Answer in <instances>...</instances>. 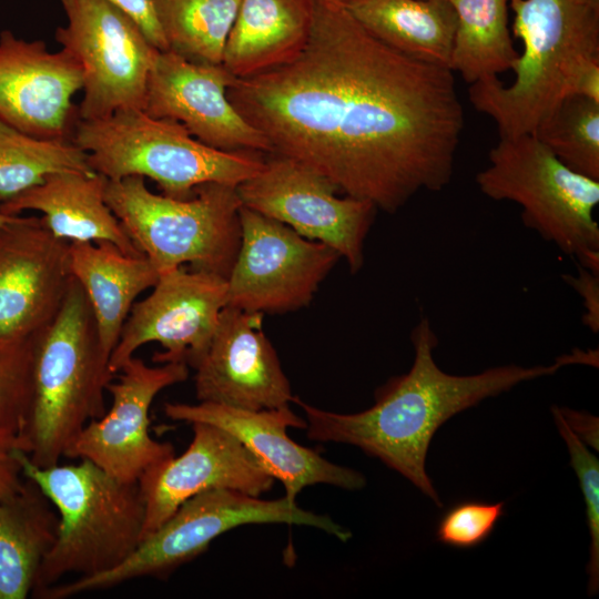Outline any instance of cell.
<instances>
[{
    "instance_id": "cell-1",
    "label": "cell",
    "mask_w": 599,
    "mask_h": 599,
    "mask_svg": "<svg viewBox=\"0 0 599 599\" xmlns=\"http://www.w3.org/2000/svg\"><path fill=\"white\" fill-rule=\"evenodd\" d=\"M226 93L271 154L377 210L395 213L451 181L465 125L454 72L388 47L336 0H315L294 59L236 79Z\"/></svg>"
},
{
    "instance_id": "cell-2",
    "label": "cell",
    "mask_w": 599,
    "mask_h": 599,
    "mask_svg": "<svg viewBox=\"0 0 599 599\" xmlns=\"http://www.w3.org/2000/svg\"><path fill=\"white\" fill-rule=\"evenodd\" d=\"M414 361L410 369L392 377L375 392V404L355 414H339L308 405L295 397L305 413L307 437L348 444L380 459L403 475L438 507L443 502L426 473V457L437 429L454 415L516 385L555 374L564 365L496 366L473 375H451L434 359L438 337L428 317L410 333Z\"/></svg>"
},
{
    "instance_id": "cell-3",
    "label": "cell",
    "mask_w": 599,
    "mask_h": 599,
    "mask_svg": "<svg viewBox=\"0 0 599 599\" xmlns=\"http://www.w3.org/2000/svg\"><path fill=\"white\" fill-rule=\"evenodd\" d=\"M113 375L90 302L72 278L61 308L33 338L31 398L18 448L37 466L58 464L79 432L105 413Z\"/></svg>"
},
{
    "instance_id": "cell-4",
    "label": "cell",
    "mask_w": 599,
    "mask_h": 599,
    "mask_svg": "<svg viewBox=\"0 0 599 599\" xmlns=\"http://www.w3.org/2000/svg\"><path fill=\"white\" fill-rule=\"evenodd\" d=\"M24 478L59 515L55 540L37 576L32 595L65 575L89 577L121 565L143 538L144 502L138 483H123L87 459L40 467L18 448Z\"/></svg>"
},
{
    "instance_id": "cell-5",
    "label": "cell",
    "mask_w": 599,
    "mask_h": 599,
    "mask_svg": "<svg viewBox=\"0 0 599 599\" xmlns=\"http://www.w3.org/2000/svg\"><path fill=\"white\" fill-rule=\"evenodd\" d=\"M512 33L524 51L515 81L498 77L469 84L474 108L497 125L499 138L532 133L567 95L568 81L583 59H599V11L577 0H510Z\"/></svg>"
},
{
    "instance_id": "cell-6",
    "label": "cell",
    "mask_w": 599,
    "mask_h": 599,
    "mask_svg": "<svg viewBox=\"0 0 599 599\" xmlns=\"http://www.w3.org/2000/svg\"><path fill=\"white\" fill-rule=\"evenodd\" d=\"M71 141L87 153L91 170L108 180L149 177L162 194L181 200L206 183L236 187L257 174L265 162L261 153L205 145L181 123L155 119L136 109L103 119H78Z\"/></svg>"
},
{
    "instance_id": "cell-7",
    "label": "cell",
    "mask_w": 599,
    "mask_h": 599,
    "mask_svg": "<svg viewBox=\"0 0 599 599\" xmlns=\"http://www.w3.org/2000/svg\"><path fill=\"white\" fill-rule=\"evenodd\" d=\"M105 201L159 274L189 263L227 278L241 242L236 187L206 183L181 200L151 192L133 175L108 180Z\"/></svg>"
},
{
    "instance_id": "cell-8",
    "label": "cell",
    "mask_w": 599,
    "mask_h": 599,
    "mask_svg": "<svg viewBox=\"0 0 599 599\" xmlns=\"http://www.w3.org/2000/svg\"><path fill=\"white\" fill-rule=\"evenodd\" d=\"M476 175L480 192L521 207L524 225L576 263L599 273V180L562 164L531 133L499 138Z\"/></svg>"
},
{
    "instance_id": "cell-9",
    "label": "cell",
    "mask_w": 599,
    "mask_h": 599,
    "mask_svg": "<svg viewBox=\"0 0 599 599\" xmlns=\"http://www.w3.org/2000/svg\"><path fill=\"white\" fill-rule=\"evenodd\" d=\"M253 524L313 527L341 541L352 537L348 529L329 516L305 510L285 496L267 500L233 489H212L183 502L121 565L101 575L54 585L42 591L39 598L63 599L138 578L165 577L204 552L219 536Z\"/></svg>"
},
{
    "instance_id": "cell-10",
    "label": "cell",
    "mask_w": 599,
    "mask_h": 599,
    "mask_svg": "<svg viewBox=\"0 0 599 599\" xmlns=\"http://www.w3.org/2000/svg\"><path fill=\"white\" fill-rule=\"evenodd\" d=\"M67 24L55 41L81 69L83 98L78 119L97 120L116 111L143 110L156 52L140 27L104 0H61Z\"/></svg>"
},
{
    "instance_id": "cell-11",
    "label": "cell",
    "mask_w": 599,
    "mask_h": 599,
    "mask_svg": "<svg viewBox=\"0 0 599 599\" xmlns=\"http://www.w3.org/2000/svg\"><path fill=\"white\" fill-rule=\"evenodd\" d=\"M267 155L263 169L236 186L242 205L332 247L352 274L361 271L377 207L366 200L337 196L339 191L328 179L291 158Z\"/></svg>"
},
{
    "instance_id": "cell-12",
    "label": "cell",
    "mask_w": 599,
    "mask_h": 599,
    "mask_svg": "<svg viewBox=\"0 0 599 599\" xmlns=\"http://www.w3.org/2000/svg\"><path fill=\"white\" fill-rule=\"evenodd\" d=\"M240 224V247L226 278V305L261 314L307 306L339 254L243 205Z\"/></svg>"
},
{
    "instance_id": "cell-13",
    "label": "cell",
    "mask_w": 599,
    "mask_h": 599,
    "mask_svg": "<svg viewBox=\"0 0 599 599\" xmlns=\"http://www.w3.org/2000/svg\"><path fill=\"white\" fill-rule=\"evenodd\" d=\"M111 380L106 392L112 405L100 418L89 422L65 448L63 457L87 459L109 475L135 484L153 465L174 455L170 443L152 438L150 409L160 392L189 377L184 362L150 366L132 356Z\"/></svg>"
},
{
    "instance_id": "cell-14",
    "label": "cell",
    "mask_w": 599,
    "mask_h": 599,
    "mask_svg": "<svg viewBox=\"0 0 599 599\" xmlns=\"http://www.w3.org/2000/svg\"><path fill=\"white\" fill-rule=\"evenodd\" d=\"M227 304L225 277L183 266L161 273L152 292L135 302L109 359L115 374L145 344L163 352L153 362L190 365L206 349Z\"/></svg>"
},
{
    "instance_id": "cell-15",
    "label": "cell",
    "mask_w": 599,
    "mask_h": 599,
    "mask_svg": "<svg viewBox=\"0 0 599 599\" xmlns=\"http://www.w3.org/2000/svg\"><path fill=\"white\" fill-rule=\"evenodd\" d=\"M223 64L189 61L158 51L150 70L143 111L181 123L191 135L227 152L271 154L267 139L235 110L227 89L235 82Z\"/></svg>"
},
{
    "instance_id": "cell-16",
    "label": "cell",
    "mask_w": 599,
    "mask_h": 599,
    "mask_svg": "<svg viewBox=\"0 0 599 599\" xmlns=\"http://www.w3.org/2000/svg\"><path fill=\"white\" fill-rule=\"evenodd\" d=\"M263 314L226 305L194 368L199 402L261 410L288 406L295 398L277 354L262 329Z\"/></svg>"
},
{
    "instance_id": "cell-17",
    "label": "cell",
    "mask_w": 599,
    "mask_h": 599,
    "mask_svg": "<svg viewBox=\"0 0 599 599\" xmlns=\"http://www.w3.org/2000/svg\"><path fill=\"white\" fill-rule=\"evenodd\" d=\"M164 414L172 420L207 423L231 433L252 454L261 467L283 484L285 497L295 501L306 487L326 484L347 490L365 487L363 474L334 464L316 450L291 439L287 427L305 428L306 420L288 406L248 410L222 404L165 403Z\"/></svg>"
},
{
    "instance_id": "cell-18",
    "label": "cell",
    "mask_w": 599,
    "mask_h": 599,
    "mask_svg": "<svg viewBox=\"0 0 599 599\" xmlns=\"http://www.w3.org/2000/svg\"><path fill=\"white\" fill-rule=\"evenodd\" d=\"M69 247L38 216L0 226L1 336H33L54 318L73 278Z\"/></svg>"
},
{
    "instance_id": "cell-19",
    "label": "cell",
    "mask_w": 599,
    "mask_h": 599,
    "mask_svg": "<svg viewBox=\"0 0 599 599\" xmlns=\"http://www.w3.org/2000/svg\"><path fill=\"white\" fill-rule=\"evenodd\" d=\"M190 425L187 449L153 465L138 481L145 508L142 540L199 494L226 488L260 497L274 484L231 433L207 423Z\"/></svg>"
},
{
    "instance_id": "cell-20",
    "label": "cell",
    "mask_w": 599,
    "mask_h": 599,
    "mask_svg": "<svg viewBox=\"0 0 599 599\" xmlns=\"http://www.w3.org/2000/svg\"><path fill=\"white\" fill-rule=\"evenodd\" d=\"M81 89V69L70 53L0 32L2 122L38 139L71 140L78 120L72 98Z\"/></svg>"
},
{
    "instance_id": "cell-21",
    "label": "cell",
    "mask_w": 599,
    "mask_h": 599,
    "mask_svg": "<svg viewBox=\"0 0 599 599\" xmlns=\"http://www.w3.org/2000/svg\"><path fill=\"white\" fill-rule=\"evenodd\" d=\"M106 181L95 172H54L41 183L0 201V211L7 215L38 211L42 224L59 238L70 243L110 242L128 255H143L105 201Z\"/></svg>"
},
{
    "instance_id": "cell-22",
    "label": "cell",
    "mask_w": 599,
    "mask_h": 599,
    "mask_svg": "<svg viewBox=\"0 0 599 599\" xmlns=\"http://www.w3.org/2000/svg\"><path fill=\"white\" fill-rule=\"evenodd\" d=\"M315 0H241L223 67L244 79L294 59L311 34Z\"/></svg>"
},
{
    "instance_id": "cell-23",
    "label": "cell",
    "mask_w": 599,
    "mask_h": 599,
    "mask_svg": "<svg viewBox=\"0 0 599 599\" xmlns=\"http://www.w3.org/2000/svg\"><path fill=\"white\" fill-rule=\"evenodd\" d=\"M69 254L72 276L90 302L110 359L135 300L160 274L145 255H128L110 242H71Z\"/></svg>"
},
{
    "instance_id": "cell-24",
    "label": "cell",
    "mask_w": 599,
    "mask_h": 599,
    "mask_svg": "<svg viewBox=\"0 0 599 599\" xmlns=\"http://www.w3.org/2000/svg\"><path fill=\"white\" fill-rule=\"evenodd\" d=\"M343 4L388 47L449 69L457 16L448 0H348Z\"/></svg>"
},
{
    "instance_id": "cell-25",
    "label": "cell",
    "mask_w": 599,
    "mask_h": 599,
    "mask_svg": "<svg viewBox=\"0 0 599 599\" xmlns=\"http://www.w3.org/2000/svg\"><path fill=\"white\" fill-rule=\"evenodd\" d=\"M58 525L50 500L27 478L14 495L0 500V599L32 595Z\"/></svg>"
},
{
    "instance_id": "cell-26",
    "label": "cell",
    "mask_w": 599,
    "mask_h": 599,
    "mask_svg": "<svg viewBox=\"0 0 599 599\" xmlns=\"http://www.w3.org/2000/svg\"><path fill=\"white\" fill-rule=\"evenodd\" d=\"M457 16L449 69L471 84L511 70L519 58L508 28L510 0H448Z\"/></svg>"
},
{
    "instance_id": "cell-27",
    "label": "cell",
    "mask_w": 599,
    "mask_h": 599,
    "mask_svg": "<svg viewBox=\"0 0 599 599\" xmlns=\"http://www.w3.org/2000/svg\"><path fill=\"white\" fill-rule=\"evenodd\" d=\"M169 50L203 64H222L241 0H153Z\"/></svg>"
},
{
    "instance_id": "cell-28",
    "label": "cell",
    "mask_w": 599,
    "mask_h": 599,
    "mask_svg": "<svg viewBox=\"0 0 599 599\" xmlns=\"http://www.w3.org/2000/svg\"><path fill=\"white\" fill-rule=\"evenodd\" d=\"M61 171L93 172L87 153L71 140L38 139L0 120V201Z\"/></svg>"
},
{
    "instance_id": "cell-29",
    "label": "cell",
    "mask_w": 599,
    "mask_h": 599,
    "mask_svg": "<svg viewBox=\"0 0 599 599\" xmlns=\"http://www.w3.org/2000/svg\"><path fill=\"white\" fill-rule=\"evenodd\" d=\"M531 134L570 170L599 180V102L568 95Z\"/></svg>"
},
{
    "instance_id": "cell-30",
    "label": "cell",
    "mask_w": 599,
    "mask_h": 599,
    "mask_svg": "<svg viewBox=\"0 0 599 599\" xmlns=\"http://www.w3.org/2000/svg\"><path fill=\"white\" fill-rule=\"evenodd\" d=\"M33 338L0 335V433L17 440L31 398Z\"/></svg>"
},
{
    "instance_id": "cell-31",
    "label": "cell",
    "mask_w": 599,
    "mask_h": 599,
    "mask_svg": "<svg viewBox=\"0 0 599 599\" xmlns=\"http://www.w3.org/2000/svg\"><path fill=\"white\" fill-rule=\"evenodd\" d=\"M555 423L564 438L586 506V517L590 534V558L587 565L589 575L588 593L593 596L599 589V460L589 451L585 443L571 430L559 407L551 408Z\"/></svg>"
},
{
    "instance_id": "cell-32",
    "label": "cell",
    "mask_w": 599,
    "mask_h": 599,
    "mask_svg": "<svg viewBox=\"0 0 599 599\" xmlns=\"http://www.w3.org/2000/svg\"><path fill=\"white\" fill-rule=\"evenodd\" d=\"M505 515V502L465 500L453 505L440 517L436 539L454 548L468 549L481 545Z\"/></svg>"
},
{
    "instance_id": "cell-33",
    "label": "cell",
    "mask_w": 599,
    "mask_h": 599,
    "mask_svg": "<svg viewBox=\"0 0 599 599\" xmlns=\"http://www.w3.org/2000/svg\"><path fill=\"white\" fill-rule=\"evenodd\" d=\"M578 273L562 274L561 277L581 297L583 305L582 322L592 333L599 331V273H595L576 263Z\"/></svg>"
},
{
    "instance_id": "cell-34",
    "label": "cell",
    "mask_w": 599,
    "mask_h": 599,
    "mask_svg": "<svg viewBox=\"0 0 599 599\" xmlns=\"http://www.w3.org/2000/svg\"><path fill=\"white\" fill-rule=\"evenodd\" d=\"M125 12L159 51L169 50L158 22L153 0H104Z\"/></svg>"
},
{
    "instance_id": "cell-35",
    "label": "cell",
    "mask_w": 599,
    "mask_h": 599,
    "mask_svg": "<svg viewBox=\"0 0 599 599\" xmlns=\"http://www.w3.org/2000/svg\"><path fill=\"white\" fill-rule=\"evenodd\" d=\"M17 450V437L0 433V500L14 495L23 485Z\"/></svg>"
},
{
    "instance_id": "cell-36",
    "label": "cell",
    "mask_w": 599,
    "mask_h": 599,
    "mask_svg": "<svg viewBox=\"0 0 599 599\" xmlns=\"http://www.w3.org/2000/svg\"><path fill=\"white\" fill-rule=\"evenodd\" d=\"M568 95L599 102V59H583L577 64L567 84Z\"/></svg>"
},
{
    "instance_id": "cell-37",
    "label": "cell",
    "mask_w": 599,
    "mask_h": 599,
    "mask_svg": "<svg viewBox=\"0 0 599 599\" xmlns=\"http://www.w3.org/2000/svg\"><path fill=\"white\" fill-rule=\"evenodd\" d=\"M559 410L571 430L583 443L598 450V418L589 415L588 413L577 412L567 407H559Z\"/></svg>"
},
{
    "instance_id": "cell-38",
    "label": "cell",
    "mask_w": 599,
    "mask_h": 599,
    "mask_svg": "<svg viewBox=\"0 0 599 599\" xmlns=\"http://www.w3.org/2000/svg\"><path fill=\"white\" fill-rule=\"evenodd\" d=\"M568 365L570 364H586L598 367L599 353L598 349L582 351L575 348L570 354H565Z\"/></svg>"
},
{
    "instance_id": "cell-39",
    "label": "cell",
    "mask_w": 599,
    "mask_h": 599,
    "mask_svg": "<svg viewBox=\"0 0 599 599\" xmlns=\"http://www.w3.org/2000/svg\"><path fill=\"white\" fill-rule=\"evenodd\" d=\"M578 2L599 11V0H577Z\"/></svg>"
},
{
    "instance_id": "cell-40",
    "label": "cell",
    "mask_w": 599,
    "mask_h": 599,
    "mask_svg": "<svg viewBox=\"0 0 599 599\" xmlns=\"http://www.w3.org/2000/svg\"><path fill=\"white\" fill-rule=\"evenodd\" d=\"M18 215H7L0 211V226L13 221Z\"/></svg>"
},
{
    "instance_id": "cell-41",
    "label": "cell",
    "mask_w": 599,
    "mask_h": 599,
    "mask_svg": "<svg viewBox=\"0 0 599 599\" xmlns=\"http://www.w3.org/2000/svg\"><path fill=\"white\" fill-rule=\"evenodd\" d=\"M336 1H338V2H341V3H345V2H347L348 0H336Z\"/></svg>"
}]
</instances>
